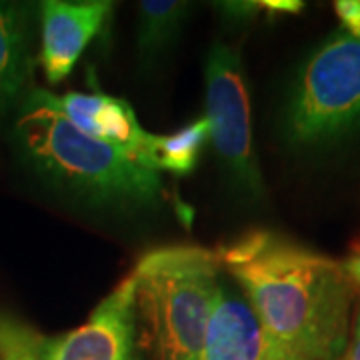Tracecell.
<instances>
[{
	"label": "cell",
	"instance_id": "cell-1",
	"mask_svg": "<svg viewBox=\"0 0 360 360\" xmlns=\"http://www.w3.org/2000/svg\"><path fill=\"white\" fill-rule=\"evenodd\" d=\"M219 257L270 348L296 360H340L359 295L342 262L269 231L248 232Z\"/></svg>",
	"mask_w": 360,
	"mask_h": 360
},
{
	"label": "cell",
	"instance_id": "cell-2",
	"mask_svg": "<svg viewBox=\"0 0 360 360\" xmlns=\"http://www.w3.org/2000/svg\"><path fill=\"white\" fill-rule=\"evenodd\" d=\"M16 141L30 165L58 188L101 206H155L165 198L158 172L124 150L78 130L52 103L32 90L20 104Z\"/></svg>",
	"mask_w": 360,
	"mask_h": 360
},
{
	"label": "cell",
	"instance_id": "cell-3",
	"mask_svg": "<svg viewBox=\"0 0 360 360\" xmlns=\"http://www.w3.org/2000/svg\"><path fill=\"white\" fill-rule=\"evenodd\" d=\"M136 316L156 360H194L222 276L219 250L165 246L134 266Z\"/></svg>",
	"mask_w": 360,
	"mask_h": 360
},
{
	"label": "cell",
	"instance_id": "cell-4",
	"mask_svg": "<svg viewBox=\"0 0 360 360\" xmlns=\"http://www.w3.org/2000/svg\"><path fill=\"white\" fill-rule=\"evenodd\" d=\"M360 129V39L335 32L302 65L284 110L296 146H321Z\"/></svg>",
	"mask_w": 360,
	"mask_h": 360
},
{
	"label": "cell",
	"instance_id": "cell-5",
	"mask_svg": "<svg viewBox=\"0 0 360 360\" xmlns=\"http://www.w3.org/2000/svg\"><path fill=\"white\" fill-rule=\"evenodd\" d=\"M205 80L210 142L232 182L248 196L260 198L264 184L252 146L250 98L240 54L214 42L206 58Z\"/></svg>",
	"mask_w": 360,
	"mask_h": 360
},
{
	"label": "cell",
	"instance_id": "cell-6",
	"mask_svg": "<svg viewBox=\"0 0 360 360\" xmlns=\"http://www.w3.org/2000/svg\"><path fill=\"white\" fill-rule=\"evenodd\" d=\"M136 278L124 276L89 321L63 335H42L40 360H136Z\"/></svg>",
	"mask_w": 360,
	"mask_h": 360
},
{
	"label": "cell",
	"instance_id": "cell-7",
	"mask_svg": "<svg viewBox=\"0 0 360 360\" xmlns=\"http://www.w3.org/2000/svg\"><path fill=\"white\" fill-rule=\"evenodd\" d=\"M112 2L108 0H46L42 13L40 65L51 84H60L77 66L90 40L98 34Z\"/></svg>",
	"mask_w": 360,
	"mask_h": 360
},
{
	"label": "cell",
	"instance_id": "cell-8",
	"mask_svg": "<svg viewBox=\"0 0 360 360\" xmlns=\"http://www.w3.org/2000/svg\"><path fill=\"white\" fill-rule=\"evenodd\" d=\"M266 336L238 284L222 272L206 326L205 340L194 360H262Z\"/></svg>",
	"mask_w": 360,
	"mask_h": 360
},
{
	"label": "cell",
	"instance_id": "cell-9",
	"mask_svg": "<svg viewBox=\"0 0 360 360\" xmlns=\"http://www.w3.org/2000/svg\"><path fill=\"white\" fill-rule=\"evenodd\" d=\"M51 96L54 106L78 130L124 150L136 162L141 160L148 132L142 129L132 106L124 98L108 96L103 92H51Z\"/></svg>",
	"mask_w": 360,
	"mask_h": 360
},
{
	"label": "cell",
	"instance_id": "cell-10",
	"mask_svg": "<svg viewBox=\"0 0 360 360\" xmlns=\"http://www.w3.org/2000/svg\"><path fill=\"white\" fill-rule=\"evenodd\" d=\"M30 72L26 6L0 2V116L22 104Z\"/></svg>",
	"mask_w": 360,
	"mask_h": 360
},
{
	"label": "cell",
	"instance_id": "cell-11",
	"mask_svg": "<svg viewBox=\"0 0 360 360\" xmlns=\"http://www.w3.org/2000/svg\"><path fill=\"white\" fill-rule=\"evenodd\" d=\"M208 141H210V129L205 116L196 118L194 122L170 134L148 132L139 162L158 174L170 172L176 176H184L193 172Z\"/></svg>",
	"mask_w": 360,
	"mask_h": 360
},
{
	"label": "cell",
	"instance_id": "cell-12",
	"mask_svg": "<svg viewBox=\"0 0 360 360\" xmlns=\"http://www.w3.org/2000/svg\"><path fill=\"white\" fill-rule=\"evenodd\" d=\"M191 11L188 2L180 0H142L139 2L136 49L142 60L153 63L176 39Z\"/></svg>",
	"mask_w": 360,
	"mask_h": 360
},
{
	"label": "cell",
	"instance_id": "cell-13",
	"mask_svg": "<svg viewBox=\"0 0 360 360\" xmlns=\"http://www.w3.org/2000/svg\"><path fill=\"white\" fill-rule=\"evenodd\" d=\"M42 335L25 321L0 314V360H40Z\"/></svg>",
	"mask_w": 360,
	"mask_h": 360
},
{
	"label": "cell",
	"instance_id": "cell-14",
	"mask_svg": "<svg viewBox=\"0 0 360 360\" xmlns=\"http://www.w3.org/2000/svg\"><path fill=\"white\" fill-rule=\"evenodd\" d=\"M335 13L342 30L354 39H360V0H338L335 2Z\"/></svg>",
	"mask_w": 360,
	"mask_h": 360
},
{
	"label": "cell",
	"instance_id": "cell-15",
	"mask_svg": "<svg viewBox=\"0 0 360 360\" xmlns=\"http://www.w3.org/2000/svg\"><path fill=\"white\" fill-rule=\"evenodd\" d=\"M220 14H224L231 22H248L257 14L264 13L262 0L258 2H219L217 4Z\"/></svg>",
	"mask_w": 360,
	"mask_h": 360
},
{
	"label": "cell",
	"instance_id": "cell-16",
	"mask_svg": "<svg viewBox=\"0 0 360 360\" xmlns=\"http://www.w3.org/2000/svg\"><path fill=\"white\" fill-rule=\"evenodd\" d=\"M340 360H360V304L359 309L354 310V321H352L350 338H348L347 350L340 356Z\"/></svg>",
	"mask_w": 360,
	"mask_h": 360
},
{
	"label": "cell",
	"instance_id": "cell-17",
	"mask_svg": "<svg viewBox=\"0 0 360 360\" xmlns=\"http://www.w3.org/2000/svg\"><path fill=\"white\" fill-rule=\"evenodd\" d=\"M264 14H296L302 11V2L298 0H262Z\"/></svg>",
	"mask_w": 360,
	"mask_h": 360
},
{
	"label": "cell",
	"instance_id": "cell-18",
	"mask_svg": "<svg viewBox=\"0 0 360 360\" xmlns=\"http://www.w3.org/2000/svg\"><path fill=\"white\" fill-rule=\"evenodd\" d=\"M262 360H296L292 356H288V354H283V352H278V350H274V348H266V354H264V359Z\"/></svg>",
	"mask_w": 360,
	"mask_h": 360
}]
</instances>
